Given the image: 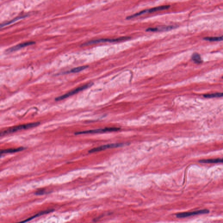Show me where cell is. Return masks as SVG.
I'll use <instances>...</instances> for the list:
<instances>
[{
  "label": "cell",
  "mask_w": 223,
  "mask_h": 223,
  "mask_svg": "<svg viewBox=\"0 0 223 223\" xmlns=\"http://www.w3.org/2000/svg\"><path fill=\"white\" fill-rule=\"evenodd\" d=\"M173 28V26H162L161 28H148L147 29V32H157L162 31H167Z\"/></svg>",
  "instance_id": "cell-10"
},
{
  "label": "cell",
  "mask_w": 223,
  "mask_h": 223,
  "mask_svg": "<svg viewBox=\"0 0 223 223\" xmlns=\"http://www.w3.org/2000/svg\"><path fill=\"white\" fill-rule=\"evenodd\" d=\"M199 162L201 163H223V158L201 160H199Z\"/></svg>",
  "instance_id": "cell-11"
},
{
  "label": "cell",
  "mask_w": 223,
  "mask_h": 223,
  "mask_svg": "<svg viewBox=\"0 0 223 223\" xmlns=\"http://www.w3.org/2000/svg\"><path fill=\"white\" fill-rule=\"evenodd\" d=\"M192 59L196 63L200 64L202 63L201 55L197 53H194L192 56Z\"/></svg>",
  "instance_id": "cell-15"
},
{
  "label": "cell",
  "mask_w": 223,
  "mask_h": 223,
  "mask_svg": "<svg viewBox=\"0 0 223 223\" xmlns=\"http://www.w3.org/2000/svg\"><path fill=\"white\" fill-rule=\"evenodd\" d=\"M170 5H163V6H159V7H155V8H152V9H150L145 10L142 12H140L138 13L135 14L133 15L128 16L127 17V19H131L135 18V17H138L140 15H142L144 14L147 13H153L154 12H158V11H162V10H166L170 8Z\"/></svg>",
  "instance_id": "cell-4"
},
{
  "label": "cell",
  "mask_w": 223,
  "mask_h": 223,
  "mask_svg": "<svg viewBox=\"0 0 223 223\" xmlns=\"http://www.w3.org/2000/svg\"><path fill=\"white\" fill-rule=\"evenodd\" d=\"M35 43L34 42H27L23 43L20 44L16 45V46L12 47L9 49L6 50V52L8 53H12L14 51H18L21 48H23L25 47L29 46V45H32L34 44Z\"/></svg>",
  "instance_id": "cell-8"
},
{
  "label": "cell",
  "mask_w": 223,
  "mask_h": 223,
  "mask_svg": "<svg viewBox=\"0 0 223 223\" xmlns=\"http://www.w3.org/2000/svg\"><path fill=\"white\" fill-rule=\"evenodd\" d=\"M222 78H223V76Z\"/></svg>",
  "instance_id": "cell-19"
},
{
  "label": "cell",
  "mask_w": 223,
  "mask_h": 223,
  "mask_svg": "<svg viewBox=\"0 0 223 223\" xmlns=\"http://www.w3.org/2000/svg\"><path fill=\"white\" fill-rule=\"evenodd\" d=\"M122 146H123V144H121V143L108 144V145H104V146L92 149V150H90L88 152L89 153H93L97 152L103 150H106V149L118 147H122Z\"/></svg>",
  "instance_id": "cell-7"
},
{
  "label": "cell",
  "mask_w": 223,
  "mask_h": 223,
  "mask_svg": "<svg viewBox=\"0 0 223 223\" xmlns=\"http://www.w3.org/2000/svg\"><path fill=\"white\" fill-rule=\"evenodd\" d=\"M24 148L19 147L17 149H7V150H1V155L4 153H14L18 152L21 151L23 150Z\"/></svg>",
  "instance_id": "cell-12"
},
{
  "label": "cell",
  "mask_w": 223,
  "mask_h": 223,
  "mask_svg": "<svg viewBox=\"0 0 223 223\" xmlns=\"http://www.w3.org/2000/svg\"><path fill=\"white\" fill-rule=\"evenodd\" d=\"M204 39L206 41H210V42H219V41H223V35L221 37H207L204 38Z\"/></svg>",
  "instance_id": "cell-16"
},
{
  "label": "cell",
  "mask_w": 223,
  "mask_h": 223,
  "mask_svg": "<svg viewBox=\"0 0 223 223\" xmlns=\"http://www.w3.org/2000/svg\"><path fill=\"white\" fill-rule=\"evenodd\" d=\"M93 85V83H91L86 84V85H84V86H82L76 88V89H74L73 91H71V92H69V93H66V94L63 95V96H60L56 98H55V101H61V100H63V99H65L66 98L69 97V96H73V95H75V94L78 93V92H81V91H83V90H85V89L90 87Z\"/></svg>",
  "instance_id": "cell-3"
},
{
  "label": "cell",
  "mask_w": 223,
  "mask_h": 223,
  "mask_svg": "<svg viewBox=\"0 0 223 223\" xmlns=\"http://www.w3.org/2000/svg\"><path fill=\"white\" fill-rule=\"evenodd\" d=\"M119 129H120L118 128H106L102 129H94V130L79 132H76L75 134L76 135H80V134H87V133H97L104 132H111L118 131Z\"/></svg>",
  "instance_id": "cell-5"
},
{
  "label": "cell",
  "mask_w": 223,
  "mask_h": 223,
  "mask_svg": "<svg viewBox=\"0 0 223 223\" xmlns=\"http://www.w3.org/2000/svg\"><path fill=\"white\" fill-rule=\"evenodd\" d=\"M130 37H122L118 38H113V39H108V38H103V39H97V40H92L89 41L83 44L82 46H87V45H91L96 44L104 42H120L130 39Z\"/></svg>",
  "instance_id": "cell-2"
},
{
  "label": "cell",
  "mask_w": 223,
  "mask_h": 223,
  "mask_svg": "<svg viewBox=\"0 0 223 223\" xmlns=\"http://www.w3.org/2000/svg\"><path fill=\"white\" fill-rule=\"evenodd\" d=\"M204 97L206 98H219L223 97V93H216L213 94H205L204 95Z\"/></svg>",
  "instance_id": "cell-17"
},
{
  "label": "cell",
  "mask_w": 223,
  "mask_h": 223,
  "mask_svg": "<svg viewBox=\"0 0 223 223\" xmlns=\"http://www.w3.org/2000/svg\"><path fill=\"white\" fill-rule=\"evenodd\" d=\"M28 15H26V16H20V17H17V18H15V19H12V20L10 21L9 22H7L4 23L2 24H1V28H2L3 27H5V26H7V25H9L17 21H19V20H21L25 18V17H27Z\"/></svg>",
  "instance_id": "cell-14"
},
{
  "label": "cell",
  "mask_w": 223,
  "mask_h": 223,
  "mask_svg": "<svg viewBox=\"0 0 223 223\" xmlns=\"http://www.w3.org/2000/svg\"><path fill=\"white\" fill-rule=\"evenodd\" d=\"M209 213V210L204 209V210H199V211H194L191 212H183L177 214H176V217L177 218H185V217H189L196 215L206 214Z\"/></svg>",
  "instance_id": "cell-6"
},
{
  "label": "cell",
  "mask_w": 223,
  "mask_h": 223,
  "mask_svg": "<svg viewBox=\"0 0 223 223\" xmlns=\"http://www.w3.org/2000/svg\"><path fill=\"white\" fill-rule=\"evenodd\" d=\"M40 124V122H33V123H28V124H23V125H19V126H15V127H12L6 130L1 132V137L8 135L10 133H14L19 131V130H24V129H29L35 127Z\"/></svg>",
  "instance_id": "cell-1"
},
{
  "label": "cell",
  "mask_w": 223,
  "mask_h": 223,
  "mask_svg": "<svg viewBox=\"0 0 223 223\" xmlns=\"http://www.w3.org/2000/svg\"><path fill=\"white\" fill-rule=\"evenodd\" d=\"M88 68V66H82L78 67L75 68L71 69L70 71L68 72H65V74H69L70 73H77L83 71L84 69Z\"/></svg>",
  "instance_id": "cell-13"
},
{
  "label": "cell",
  "mask_w": 223,
  "mask_h": 223,
  "mask_svg": "<svg viewBox=\"0 0 223 223\" xmlns=\"http://www.w3.org/2000/svg\"><path fill=\"white\" fill-rule=\"evenodd\" d=\"M54 211V210H53V209H49V210H46V211H41L40 212L38 213V214H36V215L33 216L31 217L30 218H28V219H26V220L17 223H25L33 220L34 218H36V217H38L39 216H41L42 215L50 213Z\"/></svg>",
  "instance_id": "cell-9"
},
{
  "label": "cell",
  "mask_w": 223,
  "mask_h": 223,
  "mask_svg": "<svg viewBox=\"0 0 223 223\" xmlns=\"http://www.w3.org/2000/svg\"><path fill=\"white\" fill-rule=\"evenodd\" d=\"M46 194V192L44 190H41L40 191H38L37 192L35 193V194L36 195H43V194Z\"/></svg>",
  "instance_id": "cell-18"
}]
</instances>
